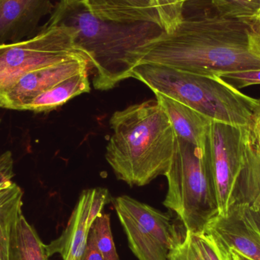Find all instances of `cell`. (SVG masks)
Returning a JSON list of instances; mask_svg holds the SVG:
<instances>
[{"instance_id": "6da1fadb", "label": "cell", "mask_w": 260, "mask_h": 260, "mask_svg": "<svg viewBox=\"0 0 260 260\" xmlns=\"http://www.w3.org/2000/svg\"><path fill=\"white\" fill-rule=\"evenodd\" d=\"M140 63L209 76L260 70V18H184L174 31L145 46Z\"/></svg>"}, {"instance_id": "7a4b0ae2", "label": "cell", "mask_w": 260, "mask_h": 260, "mask_svg": "<svg viewBox=\"0 0 260 260\" xmlns=\"http://www.w3.org/2000/svg\"><path fill=\"white\" fill-rule=\"evenodd\" d=\"M45 27L63 26L96 70L94 86L106 91L132 77L145 46L163 33L154 23L122 24L94 16L82 0H59Z\"/></svg>"}, {"instance_id": "3957f363", "label": "cell", "mask_w": 260, "mask_h": 260, "mask_svg": "<svg viewBox=\"0 0 260 260\" xmlns=\"http://www.w3.org/2000/svg\"><path fill=\"white\" fill-rule=\"evenodd\" d=\"M110 124L113 134L105 157L119 180L142 186L166 174L176 135L157 99L116 111Z\"/></svg>"}, {"instance_id": "277c9868", "label": "cell", "mask_w": 260, "mask_h": 260, "mask_svg": "<svg viewBox=\"0 0 260 260\" xmlns=\"http://www.w3.org/2000/svg\"><path fill=\"white\" fill-rule=\"evenodd\" d=\"M186 105L212 121L247 127L258 99L241 92L218 76H203L154 63H140L132 77Z\"/></svg>"}, {"instance_id": "5b68a950", "label": "cell", "mask_w": 260, "mask_h": 260, "mask_svg": "<svg viewBox=\"0 0 260 260\" xmlns=\"http://www.w3.org/2000/svg\"><path fill=\"white\" fill-rule=\"evenodd\" d=\"M165 176L163 204L177 214L186 232L200 234L218 215L215 186L206 151L176 136L175 149Z\"/></svg>"}, {"instance_id": "8992f818", "label": "cell", "mask_w": 260, "mask_h": 260, "mask_svg": "<svg viewBox=\"0 0 260 260\" xmlns=\"http://www.w3.org/2000/svg\"><path fill=\"white\" fill-rule=\"evenodd\" d=\"M76 58L87 57L75 44L73 32L63 26H41L30 39L0 44V92L25 73Z\"/></svg>"}, {"instance_id": "52a82bcc", "label": "cell", "mask_w": 260, "mask_h": 260, "mask_svg": "<svg viewBox=\"0 0 260 260\" xmlns=\"http://www.w3.org/2000/svg\"><path fill=\"white\" fill-rule=\"evenodd\" d=\"M111 201L135 256L139 260H169L185 238H180L171 217L128 196Z\"/></svg>"}, {"instance_id": "ba28073f", "label": "cell", "mask_w": 260, "mask_h": 260, "mask_svg": "<svg viewBox=\"0 0 260 260\" xmlns=\"http://www.w3.org/2000/svg\"><path fill=\"white\" fill-rule=\"evenodd\" d=\"M247 127L212 121L205 151L215 186L218 215L227 216L246 155Z\"/></svg>"}, {"instance_id": "9c48e42d", "label": "cell", "mask_w": 260, "mask_h": 260, "mask_svg": "<svg viewBox=\"0 0 260 260\" xmlns=\"http://www.w3.org/2000/svg\"><path fill=\"white\" fill-rule=\"evenodd\" d=\"M110 200L105 188L84 191L62 235L46 245L48 256L59 253L63 260H82L91 225Z\"/></svg>"}, {"instance_id": "30bf717a", "label": "cell", "mask_w": 260, "mask_h": 260, "mask_svg": "<svg viewBox=\"0 0 260 260\" xmlns=\"http://www.w3.org/2000/svg\"><path fill=\"white\" fill-rule=\"evenodd\" d=\"M89 65L87 58H76L25 73L0 92V107L24 111L40 94L67 78L88 70Z\"/></svg>"}, {"instance_id": "8fae6325", "label": "cell", "mask_w": 260, "mask_h": 260, "mask_svg": "<svg viewBox=\"0 0 260 260\" xmlns=\"http://www.w3.org/2000/svg\"><path fill=\"white\" fill-rule=\"evenodd\" d=\"M206 227L215 232L230 250L247 259L260 260V226L248 205L235 203L227 216L217 215Z\"/></svg>"}, {"instance_id": "7c38bea8", "label": "cell", "mask_w": 260, "mask_h": 260, "mask_svg": "<svg viewBox=\"0 0 260 260\" xmlns=\"http://www.w3.org/2000/svg\"><path fill=\"white\" fill-rule=\"evenodd\" d=\"M54 6L51 0H0V44L38 35L41 21L51 15Z\"/></svg>"}, {"instance_id": "4fadbf2b", "label": "cell", "mask_w": 260, "mask_h": 260, "mask_svg": "<svg viewBox=\"0 0 260 260\" xmlns=\"http://www.w3.org/2000/svg\"><path fill=\"white\" fill-rule=\"evenodd\" d=\"M82 2L92 15L105 21L122 24L154 23L161 27L155 0H82Z\"/></svg>"}, {"instance_id": "5bb4252c", "label": "cell", "mask_w": 260, "mask_h": 260, "mask_svg": "<svg viewBox=\"0 0 260 260\" xmlns=\"http://www.w3.org/2000/svg\"><path fill=\"white\" fill-rule=\"evenodd\" d=\"M177 137L204 149L212 120L180 102L154 93Z\"/></svg>"}, {"instance_id": "9a60e30c", "label": "cell", "mask_w": 260, "mask_h": 260, "mask_svg": "<svg viewBox=\"0 0 260 260\" xmlns=\"http://www.w3.org/2000/svg\"><path fill=\"white\" fill-rule=\"evenodd\" d=\"M235 203L247 204L260 226V149L247 134L246 156L233 196Z\"/></svg>"}, {"instance_id": "2e32d148", "label": "cell", "mask_w": 260, "mask_h": 260, "mask_svg": "<svg viewBox=\"0 0 260 260\" xmlns=\"http://www.w3.org/2000/svg\"><path fill=\"white\" fill-rule=\"evenodd\" d=\"M48 257L47 247L21 211L9 230L8 260H48Z\"/></svg>"}, {"instance_id": "e0dca14e", "label": "cell", "mask_w": 260, "mask_h": 260, "mask_svg": "<svg viewBox=\"0 0 260 260\" xmlns=\"http://www.w3.org/2000/svg\"><path fill=\"white\" fill-rule=\"evenodd\" d=\"M88 70L67 78L37 97L24 111L47 112L62 106L69 101L91 90Z\"/></svg>"}, {"instance_id": "ac0fdd59", "label": "cell", "mask_w": 260, "mask_h": 260, "mask_svg": "<svg viewBox=\"0 0 260 260\" xmlns=\"http://www.w3.org/2000/svg\"><path fill=\"white\" fill-rule=\"evenodd\" d=\"M22 198L23 191L14 182L0 193V260H8L9 230L22 211Z\"/></svg>"}, {"instance_id": "d6986e66", "label": "cell", "mask_w": 260, "mask_h": 260, "mask_svg": "<svg viewBox=\"0 0 260 260\" xmlns=\"http://www.w3.org/2000/svg\"><path fill=\"white\" fill-rule=\"evenodd\" d=\"M216 13L235 19L260 18V0H210Z\"/></svg>"}, {"instance_id": "ffe728a7", "label": "cell", "mask_w": 260, "mask_h": 260, "mask_svg": "<svg viewBox=\"0 0 260 260\" xmlns=\"http://www.w3.org/2000/svg\"><path fill=\"white\" fill-rule=\"evenodd\" d=\"M192 235L205 260H234L229 247L212 229L206 227L202 233Z\"/></svg>"}, {"instance_id": "44dd1931", "label": "cell", "mask_w": 260, "mask_h": 260, "mask_svg": "<svg viewBox=\"0 0 260 260\" xmlns=\"http://www.w3.org/2000/svg\"><path fill=\"white\" fill-rule=\"evenodd\" d=\"M91 230L94 233L96 244L105 260H120L113 239L111 218L108 214L102 213L93 222Z\"/></svg>"}, {"instance_id": "7402d4cb", "label": "cell", "mask_w": 260, "mask_h": 260, "mask_svg": "<svg viewBox=\"0 0 260 260\" xmlns=\"http://www.w3.org/2000/svg\"><path fill=\"white\" fill-rule=\"evenodd\" d=\"M157 14L164 31H174L183 21V3L182 0H155Z\"/></svg>"}, {"instance_id": "603a6c76", "label": "cell", "mask_w": 260, "mask_h": 260, "mask_svg": "<svg viewBox=\"0 0 260 260\" xmlns=\"http://www.w3.org/2000/svg\"><path fill=\"white\" fill-rule=\"evenodd\" d=\"M169 260H205L197 247L193 235L186 232L184 239L170 253Z\"/></svg>"}, {"instance_id": "cb8c5ba5", "label": "cell", "mask_w": 260, "mask_h": 260, "mask_svg": "<svg viewBox=\"0 0 260 260\" xmlns=\"http://www.w3.org/2000/svg\"><path fill=\"white\" fill-rule=\"evenodd\" d=\"M218 77L238 90L251 85H260V70L222 73Z\"/></svg>"}, {"instance_id": "d4e9b609", "label": "cell", "mask_w": 260, "mask_h": 260, "mask_svg": "<svg viewBox=\"0 0 260 260\" xmlns=\"http://www.w3.org/2000/svg\"><path fill=\"white\" fill-rule=\"evenodd\" d=\"M13 158L11 151L0 155V193L13 183Z\"/></svg>"}, {"instance_id": "484cf974", "label": "cell", "mask_w": 260, "mask_h": 260, "mask_svg": "<svg viewBox=\"0 0 260 260\" xmlns=\"http://www.w3.org/2000/svg\"><path fill=\"white\" fill-rule=\"evenodd\" d=\"M247 132L252 143L260 149V99L247 126Z\"/></svg>"}, {"instance_id": "4316f807", "label": "cell", "mask_w": 260, "mask_h": 260, "mask_svg": "<svg viewBox=\"0 0 260 260\" xmlns=\"http://www.w3.org/2000/svg\"><path fill=\"white\" fill-rule=\"evenodd\" d=\"M82 260H105L98 248L94 233L90 229L87 245Z\"/></svg>"}, {"instance_id": "83f0119b", "label": "cell", "mask_w": 260, "mask_h": 260, "mask_svg": "<svg viewBox=\"0 0 260 260\" xmlns=\"http://www.w3.org/2000/svg\"><path fill=\"white\" fill-rule=\"evenodd\" d=\"M232 252V256H233L234 260H246L244 256L240 255L239 253L235 252V250H230Z\"/></svg>"}, {"instance_id": "f1b7e54d", "label": "cell", "mask_w": 260, "mask_h": 260, "mask_svg": "<svg viewBox=\"0 0 260 260\" xmlns=\"http://www.w3.org/2000/svg\"><path fill=\"white\" fill-rule=\"evenodd\" d=\"M182 1H183V3H186V2L189 1V0H182Z\"/></svg>"}, {"instance_id": "f546056e", "label": "cell", "mask_w": 260, "mask_h": 260, "mask_svg": "<svg viewBox=\"0 0 260 260\" xmlns=\"http://www.w3.org/2000/svg\"><path fill=\"white\" fill-rule=\"evenodd\" d=\"M244 258H245V257H244ZM245 259H246V260H249V259H247V258H245Z\"/></svg>"}]
</instances>
